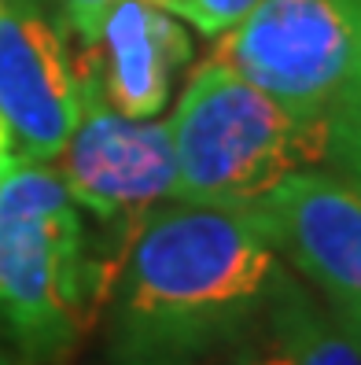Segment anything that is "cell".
Segmentation results:
<instances>
[{
	"label": "cell",
	"instance_id": "obj_1",
	"mask_svg": "<svg viewBox=\"0 0 361 365\" xmlns=\"http://www.w3.org/2000/svg\"><path fill=\"white\" fill-rule=\"evenodd\" d=\"M284 273L251 210L159 203L133 229L108 295V365H214Z\"/></svg>",
	"mask_w": 361,
	"mask_h": 365
},
{
	"label": "cell",
	"instance_id": "obj_2",
	"mask_svg": "<svg viewBox=\"0 0 361 365\" xmlns=\"http://www.w3.org/2000/svg\"><path fill=\"white\" fill-rule=\"evenodd\" d=\"M103 299L81 207L48 163L15 155L0 185V347L15 365H63Z\"/></svg>",
	"mask_w": 361,
	"mask_h": 365
},
{
	"label": "cell",
	"instance_id": "obj_3",
	"mask_svg": "<svg viewBox=\"0 0 361 365\" xmlns=\"http://www.w3.org/2000/svg\"><path fill=\"white\" fill-rule=\"evenodd\" d=\"M174 200L251 210L284 178L328 159V115H299L206 59L169 118Z\"/></svg>",
	"mask_w": 361,
	"mask_h": 365
},
{
	"label": "cell",
	"instance_id": "obj_4",
	"mask_svg": "<svg viewBox=\"0 0 361 365\" xmlns=\"http://www.w3.org/2000/svg\"><path fill=\"white\" fill-rule=\"evenodd\" d=\"M210 59L299 115H328L361 74V0H258Z\"/></svg>",
	"mask_w": 361,
	"mask_h": 365
},
{
	"label": "cell",
	"instance_id": "obj_5",
	"mask_svg": "<svg viewBox=\"0 0 361 365\" xmlns=\"http://www.w3.org/2000/svg\"><path fill=\"white\" fill-rule=\"evenodd\" d=\"M78 96L81 111L56 155V174L96 222L133 232L147 210L174 200L177 163L169 122L118 115L85 74H78Z\"/></svg>",
	"mask_w": 361,
	"mask_h": 365
},
{
	"label": "cell",
	"instance_id": "obj_6",
	"mask_svg": "<svg viewBox=\"0 0 361 365\" xmlns=\"http://www.w3.org/2000/svg\"><path fill=\"white\" fill-rule=\"evenodd\" d=\"M277 255L361 339V188L328 166L284 178L251 207Z\"/></svg>",
	"mask_w": 361,
	"mask_h": 365
},
{
	"label": "cell",
	"instance_id": "obj_7",
	"mask_svg": "<svg viewBox=\"0 0 361 365\" xmlns=\"http://www.w3.org/2000/svg\"><path fill=\"white\" fill-rule=\"evenodd\" d=\"M81 111L67 30L45 0H0V115L23 159L52 163Z\"/></svg>",
	"mask_w": 361,
	"mask_h": 365
},
{
	"label": "cell",
	"instance_id": "obj_8",
	"mask_svg": "<svg viewBox=\"0 0 361 365\" xmlns=\"http://www.w3.org/2000/svg\"><path fill=\"white\" fill-rule=\"evenodd\" d=\"M188 59L192 41L181 19L155 8L152 0H118L103 19L96 41L81 45L74 71L89 78L118 115L155 118Z\"/></svg>",
	"mask_w": 361,
	"mask_h": 365
},
{
	"label": "cell",
	"instance_id": "obj_9",
	"mask_svg": "<svg viewBox=\"0 0 361 365\" xmlns=\"http://www.w3.org/2000/svg\"><path fill=\"white\" fill-rule=\"evenodd\" d=\"M214 365H361V339L299 277L284 273L262 314Z\"/></svg>",
	"mask_w": 361,
	"mask_h": 365
},
{
	"label": "cell",
	"instance_id": "obj_10",
	"mask_svg": "<svg viewBox=\"0 0 361 365\" xmlns=\"http://www.w3.org/2000/svg\"><path fill=\"white\" fill-rule=\"evenodd\" d=\"M328 170L361 188V74L328 111Z\"/></svg>",
	"mask_w": 361,
	"mask_h": 365
},
{
	"label": "cell",
	"instance_id": "obj_11",
	"mask_svg": "<svg viewBox=\"0 0 361 365\" xmlns=\"http://www.w3.org/2000/svg\"><path fill=\"white\" fill-rule=\"evenodd\" d=\"M152 4L181 19V23H188L196 34L218 37L232 23H240L258 0H152Z\"/></svg>",
	"mask_w": 361,
	"mask_h": 365
},
{
	"label": "cell",
	"instance_id": "obj_12",
	"mask_svg": "<svg viewBox=\"0 0 361 365\" xmlns=\"http://www.w3.org/2000/svg\"><path fill=\"white\" fill-rule=\"evenodd\" d=\"M45 4L56 15V23L67 30V37H74L78 45H93L103 19L118 0H45Z\"/></svg>",
	"mask_w": 361,
	"mask_h": 365
},
{
	"label": "cell",
	"instance_id": "obj_13",
	"mask_svg": "<svg viewBox=\"0 0 361 365\" xmlns=\"http://www.w3.org/2000/svg\"><path fill=\"white\" fill-rule=\"evenodd\" d=\"M11 155H19V152H15V137H11V130H8L4 115H0V163L11 159Z\"/></svg>",
	"mask_w": 361,
	"mask_h": 365
},
{
	"label": "cell",
	"instance_id": "obj_14",
	"mask_svg": "<svg viewBox=\"0 0 361 365\" xmlns=\"http://www.w3.org/2000/svg\"><path fill=\"white\" fill-rule=\"evenodd\" d=\"M11 163H15V155H11V159H4V163H0V185H4V178H8V170H11Z\"/></svg>",
	"mask_w": 361,
	"mask_h": 365
},
{
	"label": "cell",
	"instance_id": "obj_15",
	"mask_svg": "<svg viewBox=\"0 0 361 365\" xmlns=\"http://www.w3.org/2000/svg\"><path fill=\"white\" fill-rule=\"evenodd\" d=\"M0 365H15V358H11V354H8L4 347H0Z\"/></svg>",
	"mask_w": 361,
	"mask_h": 365
}]
</instances>
